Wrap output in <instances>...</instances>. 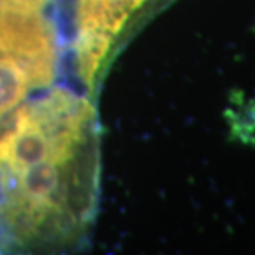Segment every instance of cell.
Wrapping results in <instances>:
<instances>
[{
  "label": "cell",
  "mask_w": 255,
  "mask_h": 255,
  "mask_svg": "<svg viewBox=\"0 0 255 255\" xmlns=\"http://www.w3.org/2000/svg\"><path fill=\"white\" fill-rule=\"evenodd\" d=\"M57 47L42 12H0V120L30 90L47 88L55 78Z\"/></svg>",
  "instance_id": "6da1fadb"
},
{
  "label": "cell",
  "mask_w": 255,
  "mask_h": 255,
  "mask_svg": "<svg viewBox=\"0 0 255 255\" xmlns=\"http://www.w3.org/2000/svg\"><path fill=\"white\" fill-rule=\"evenodd\" d=\"M45 0H0V12L18 10V12H42Z\"/></svg>",
  "instance_id": "7a4b0ae2"
}]
</instances>
